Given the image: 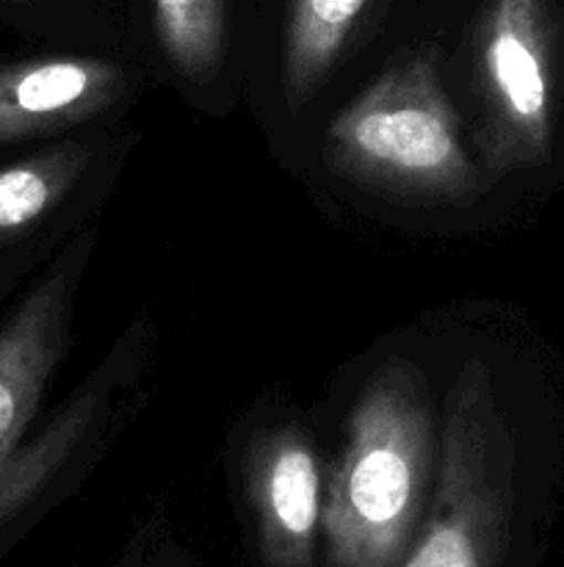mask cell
I'll return each instance as SVG.
<instances>
[{
    "mask_svg": "<svg viewBox=\"0 0 564 567\" xmlns=\"http://www.w3.org/2000/svg\"><path fill=\"white\" fill-rule=\"evenodd\" d=\"M418 365L390 360L354 404L324 491L326 567H398L407 557L437 468V437Z\"/></svg>",
    "mask_w": 564,
    "mask_h": 567,
    "instance_id": "1",
    "label": "cell"
},
{
    "mask_svg": "<svg viewBox=\"0 0 564 567\" xmlns=\"http://www.w3.org/2000/svg\"><path fill=\"white\" fill-rule=\"evenodd\" d=\"M249 498L260 551L271 567H315L324 515V480L307 435L293 426L269 432L249 454Z\"/></svg>",
    "mask_w": 564,
    "mask_h": 567,
    "instance_id": "6",
    "label": "cell"
},
{
    "mask_svg": "<svg viewBox=\"0 0 564 567\" xmlns=\"http://www.w3.org/2000/svg\"><path fill=\"white\" fill-rule=\"evenodd\" d=\"M479 147L492 175L534 169L551 153L556 59L545 0H490L476 31Z\"/></svg>",
    "mask_w": 564,
    "mask_h": 567,
    "instance_id": "5",
    "label": "cell"
},
{
    "mask_svg": "<svg viewBox=\"0 0 564 567\" xmlns=\"http://www.w3.org/2000/svg\"><path fill=\"white\" fill-rule=\"evenodd\" d=\"M324 150L341 175L387 192L440 199L476 192L435 48L398 55L330 122Z\"/></svg>",
    "mask_w": 564,
    "mask_h": 567,
    "instance_id": "2",
    "label": "cell"
},
{
    "mask_svg": "<svg viewBox=\"0 0 564 567\" xmlns=\"http://www.w3.org/2000/svg\"><path fill=\"white\" fill-rule=\"evenodd\" d=\"M365 0H293L285 42V97L299 109L318 92Z\"/></svg>",
    "mask_w": 564,
    "mask_h": 567,
    "instance_id": "8",
    "label": "cell"
},
{
    "mask_svg": "<svg viewBox=\"0 0 564 567\" xmlns=\"http://www.w3.org/2000/svg\"><path fill=\"white\" fill-rule=\"evenodd\" d=\"M88 164L83 144H61L0 169V244L36 227L66 197Z\"/></svg>",
    "mask_w": 564,
    "mask_h": 567,
    "instance_id": "9",
    "label": "cell"
},
{
    "mask_svg": "<svg viewBox=\"0 0 564 567\" xmlns=\"http://www.w3.org/2000/svg\"><path fill=\"white\" fill-rule=\"evenodd\" d=\"M166 59L186 78L210 75L224 50V0H153Z\"/></svg>",
    "mask_w": 564,
    "mask_h": 567,
    "instance_id": "10",
    "label": "cell"
},
{
    "mask_svg": "<svg viewBox=\"0 0 564 567\" xmlns=\"http://www.w3.org/2000/svg\"><path fill=\"white\" fill-rule=\"evenodd\" d=\"M81 260L77 252L61 258L0 327V526L42 491L92 415V402L72 404L36 443L20 449L64 354Z\"/></svg>",
    "mask_w": 564,
    "mask_h": 567,
    "instance_id": "4",
    "label": "cell"
},
{
    "mask_svg": "<svg viewBox=\"0 0 564 567\" xmlns=\"http://www.w3.org/2000/svg\"><path fill=\"white\" fill-rule=\"evenodd\" d=\"M125 78L100 59H31L0 66V144L88 120L119 97Z\"/></svg>",
    "mask_w": 564,
    "mask_h": 567,
    "instance_id": "7",
    "label": "cell"
},
{
    "mask_svg": "<svg viewBox=\"0 0 564 567\" xmlns=\"http://www.w3.org/2000/svg\"><path fill=\"white\" fill-rule=\"evenodd\" d=\"M514 515V435L479 360L448 388L435 491L398 567H498Z\"/></svg>",
    "mask_w": 564,
    "mask_h": 567,
    "instance_id": "3",
    "label": "cell"
}]
</instances>
